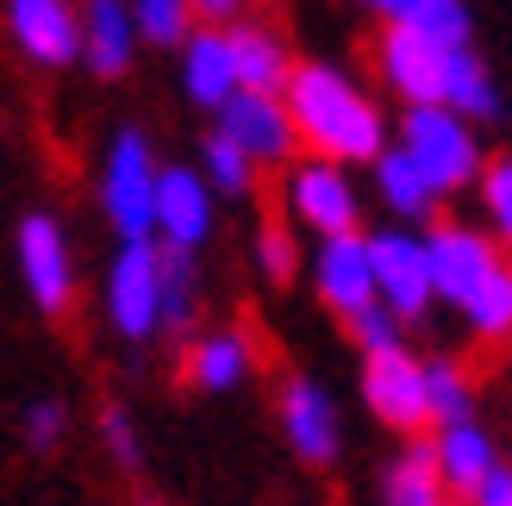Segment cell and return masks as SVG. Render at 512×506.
<instances>
[{
    "label": "cell",
    "instance_id": "6da1fadb",
    "mask_svg": "<svg viewBox=\"0 0 512 506\" xmlns=\"http://www.w3.org/2000/svg\"><path fill=\"white\" fill-rule=\"evenodd\" d=\"M281 100H288V113H294V132H300L306 157H325V163H344V169H375L394 150V125L381 113V100L356 82L344 63L306 57Z\"/></svg>",
    "mask_w": 512,
    "mask_h": 506
},
{
    "label": "cell",
    "instance_id": "7a4b0ae2",
    "mask_svg": "<svg viewBox=\"0 0 512 506\" xmlns=\"http://www.w3.org/2000/svg\"><path fill=\"white\" fill-rule=\"evenodd\" d=\"M394 144L419 163V175L438 188V200L475 194L481 175H488V163H494L488 144H481V125H469L463 113H450V107H400Z\"/></svg>",
    "mask_w": 512,
    "mask_h": 506
},
{
    "label": "cell",
    "instance_id": "3957f363",
    "mask_svg": "<svg viewBox=\"0 0 512 506\" xmlns=\"http://www.w3.org/2000/svg\"><path fill=\"white\" fill-rule=\"evenodd\" d=\"M157 194H163V163L138 125L113 132L100 157V213L119 232V244H150L157 238Z\"/></svg>",
    "mask_w": 512,
    "mask_h": 506
},
{
    "label": "cell",
    "instance_id": "277c9868",
    "mask_svg": "<svg viewBox=\"0 0 512 506\" xmlns=\"http://www.w3.org/2000/svg\"><path fill=\"white\" fill-rule=\"evenodd\" d=\"M281 219L306 238H350L363 232V194H356V175L344 163L325 157H300L281 169Z\"/></svg>",
    "mask_w": 512,
    "mask_h": 506
},
{
    "label": "cell",
    "instance_id": "5b68a950",
    "mask_svg": "<svg viewBox=\"0 0 512 506\" xmlns=\"http://www.w3.org/2000/svg\"><path fill=\"white\" fill-rule=\"evenodd\" d=\"M100 313L125 344L163 332V244H119L100 275Z\"/></svg>",
    "mask_w": 512,
    "mask_h": 506
},
{
    "label": "cell",
    "instance_id": "8992f818",
    "mask_svg": "<svg viewBox=\"0 0 512 506\" xmlns=\"http://www.w3.org/2000/svg\"><path fill=\"white\" fill-rule=\"evenodd\" d=\"M375 250V294L400 325H419L431 307H438V282H431V244L413 225H381L369 232Z\"/></svg>",
    "mask_w": 512,
    "mask_h": 506
},
{
    "label": "cell",
    "instance_id": "52a82bcc",
    "mask_svg": "<svg viewBox=\"0 0 512 506\" xmlns=\"http://www.w3.org/2000/svg\"><path fill=\"white\" fill-rule=\"evenodd\" d=\"M425 244H431V282H438V300L456 307V313H463L506 263L500 238L488 232V225H463V219H438L425 232Z\"/></svg>",
    "mask_w": 512,
    "mask_h": 506
},
{
    "label": "cell",
    "instance_id": "ba28073f",
    "mask_svg": "<svg viewBox=\"0 0 512 506\" xmlns=\"http://www.w3.org/2000/svg\"><path fill=\"white\" fill-rule=\"evenodd\" d=\"M275 419H281L288 450L306 469H331L344 457V413H338V400H331V388L319 375H288L275 394Z\"/></svg>",
    "mask_w": 512,
    "mask_h": 506
},
{
    "label": "cell",
    "instance_id": "9c48e42d",
    "mask_svg": "<svg viewBox=\"0 0 512 506\" xmlns=\"http://www.w3.org/2000/svg\"><path fill=\"white\" fill-rule=\"evenodd\" d=\"M450 57L456 50L419 38L413 25H381V38H375V75L388 94H400V107H444Z\"/></svg>",
    "mask_w": 512,
    "mask_h": 506
},
{
    "label": "cell",
    "instance_id": "30bf717a",
    "mask_svg": "<svg viewBox=\"0 0 512 506\" xmlns=\"http://www.w3.org/2000/svg\"><path fill=\"white\" fill-rule=\"evenodd\" d=\"M13 257H19V282L32 294L38 313H69L75 300V250L57 213H25L13 232Z\"/></svg>",
    "mask_w": 512,
    "mask_h": 506
},
{
    "label": "cell",
    "instance_id": "8fae6325",
    "mask_svg": "<svg viewBox=\"0 0 512 506\" xmlns=\"http://www.w3.org/2000/svg\"><path fill=\"white\" fill-rule=\"evenodd\" d=\"M363 407L375 425L388 432H425L431 425V388H425V357L413 350H381V357H363Z\"/></svg>",
    "mask_w": 512,
    "mask_h": 506
},
{
    "label": "cell",
    "instance_id": "7c38bea8",
    "mask_svg": "<svg viewBox=\"0 0 512 506\" xmlns=\"http://www.w3.org/2000/svg\"><path fill=\"white\" fill-rule=\"evenodd\" d=\"M213 132L232 138L256 169H288V163L306 157L300 132H294V113H288V100H281V94H238L232 107L213 119Z\"/></svg>",
    "mask_w": 512,
    "mask_h": 506
},
{
    "label": "cell",
    "instance_id": "4fadbf2b",
    "mask_svg": "<svg viewBox=\"0 0 512 506\" xmlns=\"http://www.w3.org/2000/svg\"><path fill=\"white\" fill-rule=\"evenodd\" d=\"M313 294H319V307L325 313H338L344 325L356 313H369L381 307V294H375V250H369V232H350V238H325L313 244Z\"/></svg>",
    "mask_w": 512,
    "mask_h": 506
},
{
    "label": "cell",
    "instance_id": "5bb4252c",
    "mask_svg": "<svg viewBox=\"0 0 512 506\" xmlns=\"http://www.w3.org/2000/svg\"><path fill=\"white\" fill-rule=\"evenodd\" d=\"M7 38L25 63L69 69L82 63V7L75 0H7Z\"/></svg>",
    "mask_w": 512,
    "mask_h": 506
},
{
    "label": "cell",
    "instance_id": "9a60e30c",
    "mask_svg": "<svg viewBox=\"0 0 512 506\" xmlns=\"http://www.w3.org/2000/svg\"><path fill=\"white\" fill-rule=\"evenodd\" d=\"M213 225H219V194L213 182L200 169L188 163H163V194H157V244L169 250H194L213 238Z\"/></svg>",
    "mask_w": 512,
    "mask_h": 506
},
{
    "label": "cell",
    "instance_id": "2e32d148",
    "mask_svg": "<svg viewBox=\"0 0 512 506\" xmlns=\"http://www.w3.org/2000/svg\"><path fill=\"white\" fill-rule=\"evenodd\" d=\"M182 94L200 113H213V119L244 94L238 50H232V32H225V25H200V32L188 38V50H182Z\"/></svg>",
    "mask_w": 512,
    "mask_h": 506
},
{
    "label": "cell",
    "instance_id": "e0dca14e",
    "mask_svg": "<svg viewBox=\"0 0 512 506\" xmlns=\"http://www.w3.org/2000/svg\"><path fill=\"white\" fill-rule=\"evenodd\" d=\"M256 375V344L238 325H213V332H194L182 350V382L194 394H232Z\"/></svg>",
    "mask_w": 512,
    "mask_h": 506
},
{
    "label": "cell",
    "instance_id": "ac0fdd59",
    "mask_svg": "<svg viewBox=\"0 0 512 506\" xmlns=\"http://www.w3.org/2000/svg\"><path fill=\"white\" fill-rule=\"evenodd\" d=\"M138 50H144V38H138L132 0H82V63L100 82H119Z\"/></svg>",
    "mask_w": 512,
    "mask_h": 506
},
{
    "label": "cell",
    "instance_id": "d6986e66",
    "mask_svg": "<svg viewBox=\"0 0 512 506\" xmlns=\"http://www.w3.org/2000/svg\"><path fill=\"white\" fill-rule=\"evenodd\" d=\"M232 50H238V82H244V94H288L300 57L288 50V38H281L275 25H263V19L232 25Z\"/></svg>",
    "mask_w": 512,
    "mask_h": 506
},
{
    "label": "cell",
    "instance_id": "ffe728a7",
    "mask_svg": "<svg viewBox=\"0 0 512 506\" xmlns=\"http://www.w3.org/2000/svg\"><path fill=\"white\" fill-rule=\"evenodd\" d=\"M431 457H438L444 488H450L456 500H469V494L500 469V444H494L488 425H450V432L431 438Z\"/></svg>",
    "mask_w": 512,
    "mask_h": 506
},
{
    "label": "cell",
    "instance_id": "44dd1931",
    "mask_svg": "<svg viewBox=\"0 0 512 506\" xmlns=\"http://www.w3.org/2000/svg\"><path fill=\"white\" fill-rule=\"evenodd\" d=\"M369 175H375V200L394 213V225H413V232H419V225H425L431 213H438V188L425 182L419 163L406 157L400 144H394V150H388V157H381Z\"/></svg>",
    "mask_w": 512,
    "mask_h": 506
},
{
    "label": "cell",
    "instance_id": "7402d4cb",
    "mask_svg": "<svg viewBox=\"0 0 512 506\" xmlns=\"http://www.w3.org/2000/svg\"><path fill=\"white\" fill-rule=\"evenodd\" d=\"M381 506H463V500L444 488L431 444H406L388 463V475H381Z\"/></svg>",
    "mask_w": 512,
    "mask_h": 506
},
{
    "label": "cell",
    "instance_id": "603a6c76",
    "mask_svg": "<svg viewBox=\"0 0 512 506\" xmlns=\"http://www.w3.org/2000/svg\"><path fill=\"white\" fill-rule=\"evenodd\" d=\"M444 107L463 113L469 125H488L500 119V88H494V69L475 57V50H456L450 57V88H444Z\"/></svg>",
    "mask_w": 512,
    "mask_h": 506
},
{
    "label": "cell",
    "instance_id": "cb8c5ba5",
    "mask_svg": "<svg viewBox=\"0 0 512 506\" xmlns=\"http://www.w3.org/2000/svg\"><path fill=\"white\" fill-rule=\"evenodd\" d=\"M425 388H431V425H475V382L456 357H425Z\"/></svg>",
    "mask_w": 512,
    "mask_h": 506
},
{
    "label": "cell",
    "instance_id": "d4e9b609",
    "mask_svg": "<svg viewBox=\"0 0 512 506\" xmlns=\"http://www.w3.org/2000/svg\"><path fill=\"white\" fill-rule=\"evenodd\" d=\"M200 319V263L163 244V332H194Z\"/></svg>",
    "mask_w": 512,
    "mask_h": 506
},
{
    "label": "cell",
    "instance_id": "484cf974",
    "mask_svg": "<svg viewBox=\"0 0 512 506\" xmlns=\"http://www.w3.org/2000/svg\"><path fill=\"white\" fill-rule=\"evenodd\" d=\"M132 19H138V38L157 50H188V38L200 32L194 0H132Z\"/></svg>",
    "mask_w": 512,
    "mask_h": 506
},
{
    "label": "cell",
    "instance_id": "4316f807",
    "mask_svg": "<svg viewBox=\"0 0 512 506\" xmlns=\"http://www.w3.org/2000/svg\"><path fill=\"white\" fill-rule=\"evenodd\" d=\"M463 325L481 344H506L512 338V263H500V275L463 307Z\"/></svg>",
    "mask_w": 512,
    "mask_h": 506
},
{
    "label": "cell",
    "instance_id": "83f0119b",
    "mask_svg": "<svg viewBox=\"0 0 512 506\" xmlns=\"http://www.w3.org/2000/svg\"><path fill=\"white\" fill-rule=\"evenodd\" d=\"M250 257H256V275L263 282H294L300 275V232L288 219H269V225H256V238H250Z\"/></svg>",
    "mask_w": 512,
    "mask_h": 506
},
{
    "label": "cell",
    "instance_id": "f1b7e54d",
    "mask_svg": "<svg viewBox=\"0 0 512 506\" xmlns=\"http://www.w3.org/2000/svg\"><path fill=\"white\" fill-rule=\"evenodd\" d=\"M400 25H413L419 38L444 44V50H469V32H475V19H469V0H419V7L406 13Z\"/></svg>",
    "mask_w": 512,
    "mask_h": 506
},
{
    "label": "cell",
    "instance_id": "f546056e",
    "mask_svg": "<svg viewBox=\"0 0 512 506\" xmlns=\"http://www.w3.org/2000/svg\"><path fill=\"white\" fill-rule=\"evenodd\" d=\"M200 175L213 182V194L219 200H244L250 188H256V163L244 157V150L232 144V138H207V150H200Z\"/></svg>",
    "mask_w": 512,
    "mask_h": 506
},
{
    "label": "cell",
    "instance_id": "4dcf8cb0",
    "mask_svg": "<svg viewBox=\"0 0 512 506\" xmlns=\"http://www.w3.org/2000/svg\"><path fill=\"white\" fill-rule=\"evenodd\" d=\"M475 200H481V219H488V232L512 250V157H494V163H488Z\"/></svg>",
    "mask_w": 512,
    "mask_h": 506
},
{
    "label": "cell",
    "instance_id": "1f68e13d",
    "mask_svg": "<svg viewBox=\"0 0 512 506\" xmlns=\"http://www.w3.org/2000/svg\"><path fill=\"white\" fill-rule=\"evenodd\" d=\"M344 332L356 338V350H363V357H381V350H400L406 344V325L388 313V307H369V313H356Z\"/></svg>",
    "mask_w": 512,
    "mask_h": 506
},
{
    "label": "cell",
    "instance_id": "d6a6232c",
    "mask_svg": "<svg viewBox=\"0 0 512 506\" xmlns=\"http://www.w3.org/2000/svg\"><path fill=\"white\" fill-rule=\"evenodd\" d=\"M63 432H69V407H63V400H32V407H25V444H32V450H57Z\"/></svg>",
    "mask_w": 512,
    "mask_h": 506
},
{
    "label": "cell",
    "instance_id": "836d02e7",
    "mask_svg": "<svg viewBox=\"0 0 512 506\" xmlns=\"http://www.w3.org/2000/svg\"><path fill=\"white\" fill-rule=\"evenodd\" d=\"M100 444L113 450V463H119V469H138V463H144V450H138V425H132V413H125V407H107V413H100Z\"/></svg>",
    "mask_w": 512,
    "mask_h": 506
},
{
    "label": "cell",
    "instance_id": "e575fe53",
    "mask_svg": "<svg viewBox=\"0 0 512 506\" xmlns=\"http://www.w3.org/2000/svg\"><path fill=\"white\" fill-rule=\"evenodd\" d=\"M194 13H200V25H244L250 19V0H194Z\"/></svg>",
    "mask_w": 512,
    "mask_h": 506
},
{
    "label": "cell",
    "instance_id": "d590c367",
    "mask_svg": "<svg viewBox=\"0 0 512 506\" xmlns=\"http://www.w3.org/2000/svg\"><path fill=\"white\" fill-rule=\"evenodd\" d=\"M463 506H512V463H500L494 475H488V482H481Z\"/></svg>",
    "mask_w": 512,
    "mask_h": 506
},
{
    "label": "cell",
    "instance_id": "8d00e7d4",
    "mask_svg": "<svg viewBox=\"0 0 512 506\" xmlns=\"http://www.w3.org/2000/svg\"><path fill=\"white\" fill-rule=\"evenodd\" d=\"M356 7H369V13H381V19H388V25H400L406 13L419 7V0H356Z\"/></svg>",
    "mask_w": 512,
    "mask_h": 506
}]
</instances>
